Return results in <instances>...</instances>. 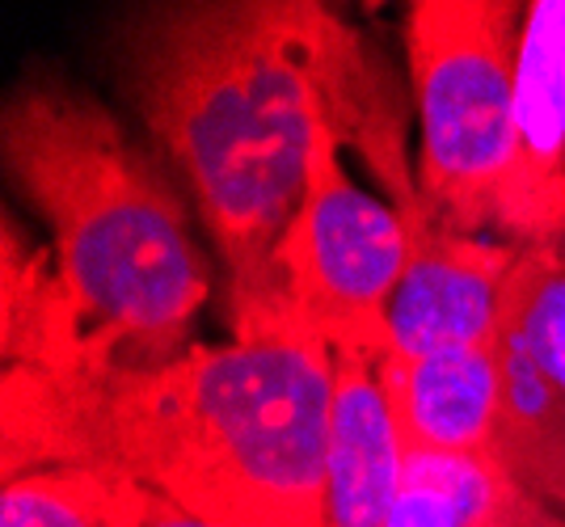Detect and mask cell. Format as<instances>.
I'll list each match as a JSON object with an SVG mask.
<instances>
[{
    "label": "cell",
    "mask_w": 565,
    "mask_h": 527,
    "mask_svg": "<svg viewBox=\"0 0 565 527\" xmlns=\"http://www.w3.org/2000/svg\"><path fill=\"white\" fill-rule=\"evenodd\" d=\"M380 182L405 228V270L388 312V355L418 359L448 346L490 342L519 245L448 228L426 207L418 169L409 161L384 169Z\"/></svg>",
    "instance_id": "7"
},
{
    "label": "cell",
    "mask_w": 565,
    "mask_h": 527,
    "mask_svg": "<svg viewBox=\"0 0 565 527\" xmlns=\"http://www.w3.org/2000/svg\"><path fill=\"white\" fill-rule=\"evenodd\" d=\"M0 148L13 191L51 228L55 283L76 325V337L18 367H161L186 355L212 262L173 173L60 73H30L4 94Z\"/></svg>",
    "instance_id": "3"
},
{
    "label": "cell",
    "mask_w": 565,
    "mask_h": 527,
    "mask_svg": "<svg viewBox=\"0 0 565 527\" xmlns=\"http://www.w3.org/2000/svg\"><path fill=\"white\" fill-rule=\"evenodd\" d=\"M330 439L333 355L305 330L0 376L4 477L102 464L207 527H326Z\"/></svg>",
    "instance_id": "2"
},
{
    "label": "cell",
    "mask_w": 565,
    "mask_h": 527,
    "mask_svg": "<svg viewBox=\"0 0 565 527\" xmlns=\"http://www.w3.org/2000/svg\"><path fill=\"white\" fill-rule=\"evenodd\" d=\"M523 9L511 0H418L405 13L409 89L423 122L418 191L469 237H498Z\"/></svg>",
    "instance_id": "5"
},
{
    "label": "cell",
    "mask_w": 565,
    "mask_h": 527,
    "mask_svg": "<svg viewBox=\"0 0 565 527\" xmlns=\"http://www.w3.org/2000/svg\"><path fill=\"white\" fill-rule=\"evenodd\" d=\"M405 455L376 363L333 359V439L326 527H393Z\"/></svg>",
    "instance_id": "10"
},
{
    "label": "cell",
    "mask_w": 565,
    "mask_h": 527,
    "mask_svg": "<svg viewBox=\"0 0 565 527\" xmlns=\"http://www.w3.org/2000/svg\"><path fill=\"white\" fill-rule=\"evenodd\" d=\"M110 64L228 270L233 337L300 330L279 245L305 198L312 136L384 55L312 0H161L122 9Z\"/></svg>",
    "instance_id": "1"
},
{
    "label": "cell",
    "mask_w": 565,
    "mask_h": 527,
    "mask_svg": "<svg viewBox=\"0 0 565 527\" xmlns=\"http://www.w3.org/2000/svg\"><path fill=\"white\" fill-rule=\"evenodd\" d=\"M498 460L565 515V219L519 249L498 304Z\"/></svg>",
    "instance_id": "6"
},
{
    "label": "cell",
    "mask_w": 565,
    "mask_h": 527,
    "mask_svg": "<svg viewBox=\"0 0 565 527\" xmlns=\"http://www.w3.org/2000/svg\"><path fill=\"white\" fill-rule=\"evenodd\" d=\"M376 380L405 460L430 455L469 464L477 473H507L498 460L502 376L494 337L418 359L384 355L376 363Z\"/></svg>",
    "instance_id": "9"
},
{
    "label": "cell",
    "mask_w": 565,
    "mask_h": 527,
    "mask_svg": "<svg viewBox=\"0 0 565 527\" xmlns=\"http://www.w3.org/2000/svg\"><path fill=\"white\" fill-rule=\"evenodd\" d=\"M161 494L102 464H51L4 477L0 527H148Z\"/></svg>",
    "instance_id": "11"
},
{
    "label": "cell",
    "mask_w": 565,
    "mask_h": 527,
    "mask_svg": "<svg viewBox=\"0 0 565 527\" xmlns=\"http://www.w3.org/2000/svg\"><path fill=\"white\" fill-rule=\"evenodd\" d=\"M469 527H565V515L527 494L511 473H481Z\"/></svg>",
    "instance_id": "13"
},
{
    "label": "cell",
    "mask_w": 565,
    "mask_h": 527,
    "mask_svg": "<svg viewBox=\"0 0 565 527\" xmlns=\"http://www.w3.org/2000/svg\"><path fill=\"white\" fill-rule=\"evenodd\" d=\"M481 494V473L469 464L409 455L401 473L393 527H469V515Z\"/></svg>",
    "instance_id": "12"
},
{
    "label": "cell",
    "mask_w": 565,
    "mask_h": 527,
    "mask_svg": "<svg viewBox=\"0 0 565 527\" xmlns=\"http://www.w3.org/2000/svg\"><path fill=\"white\" fill-rule=\"evenodd\" d=\"M565 219V0L523 9L511 106V157L498 240L532 245Z\"/></svg>",
    "instance_id": "8"
},
{
    "label": "cell",
    "mask_w": 565,
    "mask_h": 527,
    "mask_svg": "<svg viewBox=\"0 0 565 527\" xmlns=\"http://www.w3.org/2000/svg\"><path fill=\"white\" fill-rule=\"evenodd\" d=\"M388 64L326 106L308 152L305 198L279 245V283L296 325L330 346L333 359L380 363L388 355V312L405 270V228L342 165V144H359L397 115Z\"/></svg>",
    "instance_id": "4"
}]
</instances>
